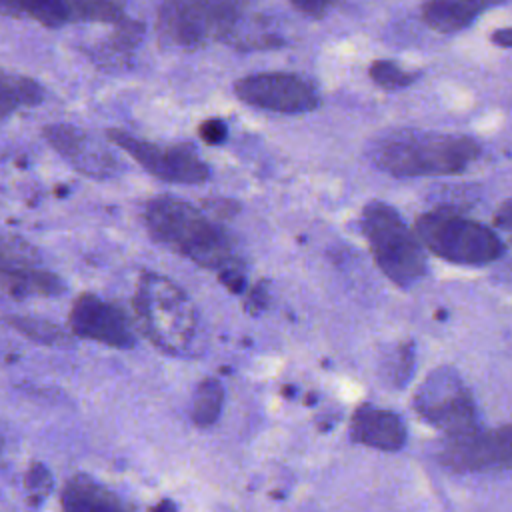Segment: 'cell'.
<instances>
[{"label": "cell", "mask_w": 512, "mask_h": 512, "mask_svg": "<svg viewBox=\"0 0 512 512\" xmlns=\"http://www.w3.org/2000/svg\"><path fill=\"white\" fill-rule=\"evenodd\" d=\"M334 0H290V4L310 16H320L326 12V8L332 4Z\"/></svg>", "instance_id": "484cf974"}, {"label": "cell", "mask_w": 512, "mask_h": 512, "mask_svg": "<svg viewBox=\"0 0 512 512\" xmlns=\"http://www.w3.org/2000/svg\"><path fill=\"white\" fill-rule=\"evenodd\" d=\"M150 512H176V506L172 502L164 500V502H158Z\"/></svg>", "instance_id": "f1b7e54d"}, {"label": "cell", "mask_w": 512, "mask_h": 512, "mask_svg": "<svg viewBox=\"0 0 512 512\" xmlns=\"http://www.w3.org/2000/svg\"><path fill=\"white\" fill-rule=\"evenodd\" d=\"M374 262L396 286H412L426 274V256L400 214L384 202H368L360 216Z\"/></svg>", "instance_id": "277c9868"}, {"label": "cell", "mask_w": 512, "mask_h": 512, "mask_svg": "<svg viewBox=\"0 0 512 512\" xmlns=\"http://www.w3.org/2000/svg\"><path fill=\"white\" fill-rule=\"evenodd\" d=\"M414 412L444 438L480 428L474 400L462 378L448 366L426 376L414 396Z\"/></svg>", "instance_id": "8992f818"}, {"label": "cell", "mask_w": 512, "mask_h": 512, "mask_svg": "<svg viewBox=\"0 0 512 512\" xmlns=\"http://www.w3.org/2000/svg\"><path fill=\"white\" fill-rule=\"evenodd\" d=\"M52 472L42 462H32L24 474V492L30 506H40L52 492Z\"/></svg>", "instance_id": "603a6c76"}, {"label": "cell", "mask_w": 512, "mask_h": 512, "mask_svg": "<svg viewBox=\"0 0 512 512\" xmlns=\"http://www.w3.org/2000/svg\"><path fill=\"white\" fill-rule=\"evenodd\" d=\"M108 138L128 156H132L146 172L164 182L202 184L210 176L208 166L190 146H158L116 128L108 130Z\"/></svg>", "instance_id": "ba28073f"}, {"label": "cell", "mask_w": 512, "mask_h": 512, "mask_svg": "<svg viewBox=\"0 0 512 512\" xmlns=\"http://www.w3.org/2000/svg\"><path fill=\"white\" fill-rule=\"evenodd\" d=\"M480 156V144L464 134L400 130L368 146L370 162L398 178L464 172Z\"/></svg>", "instance_id": "7a4b0ae2"}, {"label": "cell", "mask_w": 512, "mask_h": 512, "mask_svg": "<svg viewBox=\"0 0 512 512\" xmlns=\"http://www.w3.org/2000/svg\"><path fill=\"white\" fill-rule=\"evenodd\" d=\"M198 134H200V138H202L206 144L216 146V144H222V142L226 140L228 130H226V124H224L220 118H208V120H204V122L200 124Z\"/></svg>", "instance_id": "d4e9b609"}, {"label": "cell", "mask_w": 512, "mask_h": 512, "mask_svg": "<svg viewBox=\"0 0 512 512\" xmlns=\"http://www.w3.org/2000/svg\"><path fill=\"white\" fill-rule=\"evenodd\" d=\"M350 438L368 448L396 452L406 442V426L400 416L390 410L360 406L350 420Z\"/></svg>", "instance_id": "5bb4252c"}, {"label": "cell", "mask_w": 512, "mask_h": 512, "mask_svg": "<svg viewBox=\"0 0 512 512\" xmlns=\"http://www.w3.org/2000/svg\"><path fill=\"white\" fill-rule=\"evenodd\" d=\"M222 404H224V386L220 384V380L204 378L194 392L192 410H190L192 422L200 428L212 426L222 412Z\"/></svg>", "instance_id": "d6986e66"}, {"label": "cell", "mask_w": 512, "mask_h": 512, "mask_svg": "<svg viewBox=\"0 0 512 512\" xmlns=\"http://www.w3.org/2000/svg\"><path fill=\"white\" fill-rule=\"evenodd\" d=\"M492 40H494L496 44H500L502 48H510V46H512V32H510V28H500V30H496V32L492 34Z\"/></svg>", "instance_id": "4316f807"}, {"label": "cell", "mask_w": 512, "mask_h": 512, "mask_svg": "<svg viewBox=\"0 0 512 512\" xmlns=\"http://www.w3.org/2000/svg\"><path fill=\"white\" fill-rule=\"evenodd\" d=\"M66 284L60 276L36 264L0 260V296L12 300L60 296Z\"/></svg>", "instance_id": "9a60e30c"}, {"label": "cell", "mask_w": 512, "mask_h": 512, "mask_svg": "<svg viewBox=\"0 0 512 512\" xmlns=\"http://www.w3.org/2000/svg\"><path fill=\"white\" fill-rule=\"evenodd\" d=\"M144 222L156 242L198 266L218 270L220 278L240 272L224 228L192 204L174 196L152 198L144 208Z\"/></svg>", "instance_id": "6da1fadb"}, {"label": "cell", "mask_w": 512, "mask_h": 512, "mask_svg": "<svg viewBox=\"0 0 512 512\" xmlns=\"http://www.w3.org/2000/svg\"><path fill=\"white\" fill-rule=\"evenodd\" d=\"M68 326L74 336L112 348L126 350L136 342L126 314L116 304L106 302L90 292L80 294L72 302Z\"/></svg>", "instance_id": "7c38bea8"}, {"label": "cell", "mask_w": 512, "mask_h": 512, "mask_svg": "<svg viewBox=\"0 0 512 512\" xmlns=\"http://www.w3.org/2000/svg\"><path fill=\"white\" fill-rule=\"evenodd\" d=\"M236 96L254 108L280 112V114H302L318 106L316 88L302 76L290 72H258L236 80Z\"/></svg>", "instance_id": "9c48e42d"}, {"label": "cell", "mask_w": 512, "mask_h": 512, "mask_svg": "<svg viewBox=\"0 0 512 512\" xmlns=\"http://www.w3.org/2000/svg\"><path fill=\"white\" fill-rule=\"evenodd\" d=\"M512 428L504 424L496 430H470L456 436H446L440 450L444 466L456 472L510 470L512 464Z\"/></svg>", "instance_id": "30bf717a"}, {"label": "cell", "mask_w": 512, "mask_h": 512, "mask_svg": "<svg viewBox=\"0 0 512 512\" xmlns=\"http://www.w3.org/2000/svg\"><path fill=\"white\" fill-rule=\"evenodd\" d=\"M496 226L508 230L510 228V202H504L498 216H496Z\"/></svg>", "instance_id": "83f0119b"}, {"label": "cell", "mask_w": 512, "mask_h": 512, "mask_svg": "<svg viewBox=\"0 0 512 512\" xmlns=\"http://www.w3.org/2000/svg\"><path fill=\"white\" fill-rule=\"evenodd\" d=\"M506 0H428L422 6V20L438 32H460L468 28L476 16Z\"/></svg>", "instance_id": "e0dca14e"}, {"label": "cell", "mask_w": 512, "mask_h": 512, "mask_svg": "<svg viewBox=\"0 0 512 512\" xmlns=\"http://www.w3.org/2000/svg\"><path fill=\"white\" fill-rule=\"evenodd\" d=\"M416 238L434 256L452 264L486 266L504 254V242L492 228L450 208L422 214L416 220Z\"/></svg>", "instance_id": "5b68a950"}, {"label": "cell", "mask_w": 512, "mask_h": 512, "mask_svg": "<svg viewBox=\"0 0 512 512\" xmlns=\"http://www.w3.org/2000/svg\"><path fill=\"white\" fill-rule=\"evenodd\" d=\"M0 260L36 264L38 252L34 250V246H30L26 240H22L18 236L0 234Z\"/></svg>", "instance_id": "cb8c5ba5"}, {"label": "cell", "mask_w": 512, "mask_h": 512, "mask_svg": "<svg viewBox=\"0 0 512 512\" xmlns=\"http://www.w3.org/2000/svg\"><path fill=\"white\" fill-rule=\"evenodd\" d=\"M238 18V0H166L160 32L178 46H200L222 38Z\"/></svg>", "instance_id": "52a82bcc"}, {"label": "cell", "mask_w": 512, "mask_h": 512, "mask_svg": "<svg viewBox=\"0 0 512 512\" xmlns=\"http://www.w3.org/2000/svg\"><path fill=\"white\" fill-rule=\"evenodd\" d=\"M412 368H414V344L406 342L386 356L382 374L394 388H398L406 384V380L412 374Z\"/></svg>", "instance_id": "7402d4cb"}, {"label": "cell", "mask_w": 512, "mask_h": 512, "mask_svg": "<svg viewBox=\"0 0 512 512\" xmlns=\"http://www.w3.org/2000/svg\"><path fill=\"white\" fill-rule=\"evenodd\" d=\"M44 98L42 86L22 74L0 68V120L22 108H32Z\"/></svg>", "instance_id": "ac0fdd59"}, {"label": "cell", "mask_w": 512, "mask_h": 512, "mask_svg": "<svg viewBox=\"0 0 512 512\" xmlns=\"http://www.w3.org/2000/svg\"><path fill=\"white\" fill-rule=\"evenodd\" d=\"M136 318L148 340L168 354H182L196 332L190 298L172 280L144 272L134 294Z\"/></svg>", "instance_id": "3957f363"}, {"label": "cell", "mask_w": 512, "mask_h": 512, "mask_svg": "<svg viewBox=\"0 0 512 512\" xmlns=\"http://www.w3.org/2000/svg\"><path fill=\"white\" fill-rule=\"evenodd\" d=\"M0 10L36 20L48 28L70 22H124L122 6L114 0H0Z\"/></svg>", "instance_id": "8fae6325"}, {"label": "cell", "mask_w": 512, "mask_h": 512, "mask_svg": "<svg viewBox=\"0 0 512 512\" xmlns=\"http://www.w3.org/2000/svg\"><path fill=\"white\" fill-rule=\"evenodd\" d=\"M2 450H4V436L0 434V454H2Z\"/></svg>", "instance_id": "f546056e"}, {"label": "cell", "mask_w": 512, "mask_h": 512, "mask_svg": "<svg viewBox=\"0 0 512 512\" xmlns=\"http://www.w3.org/2000/svg\"><path fill=\"white\" fill-rule=\"evenodd\" d=\"M44 138L62 158H66L78 172L86 176L104 178L116 168L114 156L76 126L50 124L44 128Z\"/></svg>", "instance_id": "4fadbf2b"}, {"label": "cell", "mask_w": 512, "mask_h": 512, "mask_svg": "<svg viewBox=\"0 0 512 512\" xmlns=\"http://www.w3.org/2000/svg\"><path fill=\"white\" fill-rule=\"evenodd\" d=\"M368 72L372 82L388 92L406 88L416 80V72H410L392 60H376Z\"/></svg>", "instance_id": "44dd1931"}, {"label": "cell", "mask_w": 512, "mask_h": 512, "mask_svg": "<svg viewBox=\"0 0 512 512\" xmlns=\"http://www.w3.org/2000/svg\"><path fill=\"white\" fill-rule=\"evenodd\" d=\"M62 512H132L110 488L86 474L66 480L60 492Z\"/></svg>", "instance_id": "2e32d148"}, {"label": "cell", "mask_w": 512, "mask_h": 512, "mask_svg": "<svg viewBox=\"0 0 512 512\" xmlns=\"http://www.w3.org/2000/svg\"><path fill=\"white\" fill-rule=\"evenodd\" d=\"M4 320L12 330H16L24 338L38 342V344L64 346L70 342V334L62 326H58L50 320L34 318V316H14V314L6 316Z\"/></svg>", "instance_id": "ffe728a7"}]
</instances>
